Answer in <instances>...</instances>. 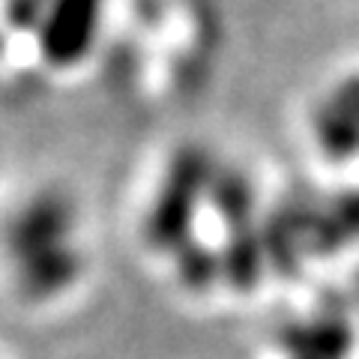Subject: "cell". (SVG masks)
Listing matches in <instances>:
<instances>
[{
    "label": "cell",
    "instance_id": "obj_1",
    "mask_svg": "<svg viewBox=\"0 0 359 359\" xmlns=\"http://www.w3.org/2000/svg\"><path fill=\"white\" fill-rule=\"evenodd\" d=\"M99 9H102V0H51L42 25L45 60L57 66L81 60L99 21Z\"/></svg>",
    "mask_w": 359,
    "mask_h": 359
}]
</instances>
